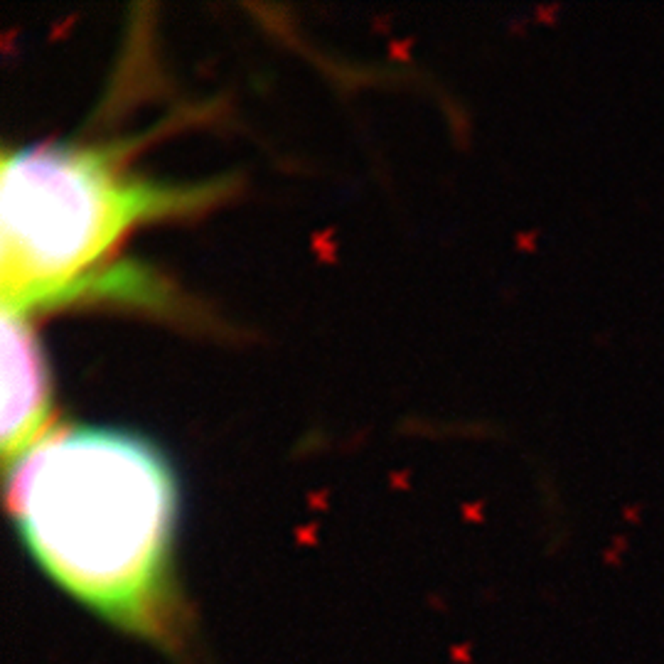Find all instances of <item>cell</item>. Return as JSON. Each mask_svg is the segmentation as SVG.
Here are the masks:
<instances>
[{"label": "cell", "mask_w": 664, "mask_h": 664, "mask_svg": "<svg viewBox=\"0 0 664 664\" xmlns=\"http://www.w3.org/2000/svg\"><path fill=\"white\" fill-rule=\"evenodd\" d=\"M219 185H173L131 173L99 146L5 151L0 177V296L3 310L99 293L96 269L118 241L148 219L194 212Z\"/></svg>", "instance_id": "obj_2"}, {"label": "cell", "mask_w": 664, "mask_h": 664, "mask_svg": "<svg viewBox=\"0 0 664 664\" xmlns=\"http://www.w3.org/2000/svg\"><path fill=\"white\" fill-rule=\"evenodd\" d=\"M8 507L66 595L118 630L177 642L180 490L156 443L104 426L47 431L8 465Z\"/></svg>", "instance_id": "obj_1"}, {"label": "cell", "mask_w": 664, "mask_h": 664, "mask_svg": "<svg viewBox=\"0 0 664 664\" xmlns=\"http://www.w3.org/2000/svg\"><path fill=\"white\" fill-rule=\"evenodd\" d=\"M49 369L28 315L3 310V455L15 462L47 433Z\"/></svg>", "instance_id": "obj_3"}]
</instances>
